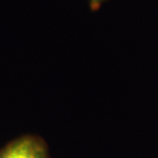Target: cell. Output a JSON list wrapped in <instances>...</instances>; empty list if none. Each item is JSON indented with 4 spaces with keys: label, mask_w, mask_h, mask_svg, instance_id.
I'll return each instance as SVG.
<instances>
[{
    "label": "cell",
    "mask_w": 158,
    "mask_h": 158,
    "mask_svg": "<svg viewBox=\"0 0 158 158\" xmlns=\"http://www.w3.org/2000/svg\"><path fill=\"white\" fill-rule=\"evenodd\" d=\"M0 158H50L48 147L42 138L24 135L0 149Z\"/></svg>",
    "instance_id": "1"
}]
</instances>
